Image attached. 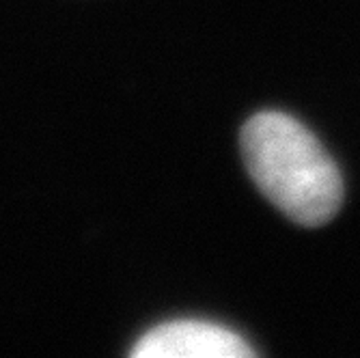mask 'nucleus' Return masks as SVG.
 <instances>
[{"label":"nucleus","instance_id":"2","mask_svg":"<svg viewBox=\"0 0 360 358\" xmlns=\"http://www.w3.org/2000/svg\"><path fill=\"white\" fill-rule=\"evenodd\" d=\"M134 358H250L255 350L233 331L210 321H169L143 335Z\"/></svg>","mask_w":360,"mask_h":358},{"label":"nucleus","instance_id":"1","mask_svg":"<svg viewBox=\"0 0 360 358\" xmlns=\"http://www.w3.org/2000/svg\"><path fill=\"white\" fill-rule=\"evenodd\" d=\"M242 153L257 188L293 222L321 226L339 212L341 173L300 121L272 110L250 117Z\"/></svg>","mask_w":360,"mask_h":358}]
</instances>
